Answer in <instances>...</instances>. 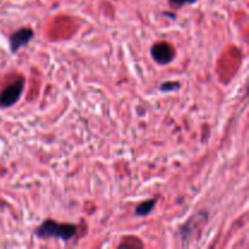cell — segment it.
<instances>
[{
    "label": "cell",
    "mask_w": 249,
    "mask_h": 249,
    "mask_svg": "<svg viewBox=\"0 0 249 249\" xmlns=\"http://www.w3.org/2000/svg\"><path fill=\"white\" fill-rule=\"evenodd\" d=\"M77 225H74V224L58 223L53 219H46L38 226L34 235L41 240L55 238V240L67 242L71 238L74 237V235L77 233Z\"/></svg>",
    "instance_id": "obj_1"
},
{
    "label": "cell",
    "mask_w": 249,
    "mask_h": 249,
    "mask_svg": "<svg viewBox=\"0 0 249 249\" xmlns=\"http://www.w3.org/2000/svg\"><path fill=\"white\" fill-rule=\"evenodd\" d=\"M24 78L19 77L7 84L4 89L0 91V107L1 108H9L16 105L21 99L24 90Z\"/></svg>",
    "instance_id": "obj_2"
},
{
    "label": "cell",
    "mask_w": 249,
    "mask_h": 249,
    "mask_svg": "<svg viewBox=\"0 0 249 249\" xmlns=\"http://www.w3.org/2000/svg\"><path fill=\"white\" fill-rule=\"evenodd\" d=\"M151 56L158 65H169L175 58V49L168 41H157L151 48Z\"/></svg>",
    "instance_id": "obj_3"
},
{
    "label": "cell",
    "mask_w": 249,
    "mask_h": 249,
    "mask_svg": "<svg viewBox=\"0 0 249 249\" xmlns=\"http://www.w3.org/2000/svg\"><path fill=\"white\" fill-rule=\"evenodd\" d=\"M34 38V31L29 27H23L19 28L18 31L14 32L11 36H9L10 43V50L11 53H17L21 48L28 45L29 41Z\"/></svg>",
    "instance_id": "obj_4"
},
{
    "label": "cell",
    "mask_w": 249,
    "mask_h": 249,
    "mask_svg": "<svg viewBox=\"0 0 249 249\" xmlns=\"http://www.w3.org/2000/svg\"><path fill=\"white\" fill-rule=\"evenodd\" d=\"M156 204H157V199L151 198L147 201L142 202V203L139 204L135 209V215L138 216H147L148 214L152 213V211L155 209Z\"/></svg>",
    "instance_id": "obj_5"
},
{
    "label": "cell",
    "mask_w": 249,
    "mask_h": 249,
    "mask_svg": "<svg viewBox=\"0 0 249 249\" xmlns=\"http://www.w3.org/2000/svg\"><path fill=\"white\" fill-rule=\"evenodd\" d=\"M181 84L179 82H164L160 87V90L163 92H170V91H177L180 89Z\"/></svg>",
    "instance_id": "obj_6"
},
{
    "label": "cell",
    "mask_w": 249,
    "mask_h": 249,
    "mask_svg": "<svg viewBox=\"0 0 249 249\" xmlns=\"http://www.w3.org/2000/svg\"><path fill=\"white\" fill-rule=\"evenodd\" d=\"M168 1H169L173 6L182 7L185 6V5L195 4V2H197V0H168Z\"/></svg>",
    "instance_id": "obj_7"
}]
</instances>
